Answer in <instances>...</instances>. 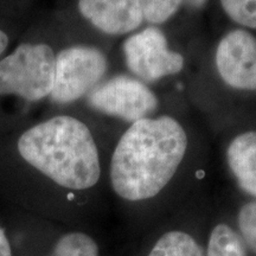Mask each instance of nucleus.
<instances>
[{
	"label": "nucleus",
	"mask_w": 256,
	"mask_h": 256,
	"mask_svg": "<svg viewBox=\"0 0 256 256\" xmlns=\"http://www.w3.org/2000/svg\"><path fill=\"white\" fill-rule=\"evenodd\" d=\"M184 2H186V4L192 8L200 10L206 5L208 0H184Z\"/></svg>",
	"instance_id": "nucleus-17"
},
{
	"label": "nucleus",
	"mask_w": 256,
	"mask_h": 256,
	"mask_svg": "<svg viewBox=\"0 0 256 256\" xmlns=\"http://www.w3.org/2000/svg\"><path fill=\"white\" fill-rule=\"evenodd\" d=\"M238 223L243 241L256 254V200L249 202L240 209Z\"/></svg>",
	"instance_id": "nucleus-15"
},
{
	"label": "nucleus",
	"mask_w": 256,
	"mask_h": 256,
	"mask_svg": "<svg viewBox=\"0 0 256 256\" xmlns=\"http://www.w3.org/2000/svg\"><path fill=\"white\" fill-rule=\"evenodd\" d=\"M214 66L223 84L238 92H256V36L236 28L217 42Z\"/></svg>",
	"instance_id": "nucleus-7"
},
{
	"label": "nucleus",
	"mask_w": 256,
	"mask_h": 256,
	"mask_svg": "<svg viewBox=\"0 0 256 256\" xmlns=\"http://www.w3.org/2000/svg\"><path fill=\"white\" fill-rule=\"evenodd\" d=\"M0 256H12L11 246L2 226H0Z\"/></svg>",
	"instance_id": "nucleus-16"
},
{
	"label": "nucleus",
	"mask_w": 256,
	"mask_h": 256,
	"mask_svg": "<svg viewBox=\"0 0 256 256\" xmlns=\"http://www.w3.org/2000/svg\"><path fill=\"white\" fill-rule=\"evenodd\" d=\"M206 256H247V252L242 238L222 223L211 232Z\"/></svg>",
	"instance_id": "nucleus-11"
},
{
	"label": "nucleus",
	"mask_w": 256,
	"mask_h": 256,
	"mask_svg": "<svg viewBox=\"0 0 256 256\" xmlns=\"http://www.w3.org/2000/svg\"><path fill=\"white\" fill-rule=\"evenodd\" d=\"M144 22L153 26L168 23L184 4V0H139Z\"/></svg>",
	"instance_id": "nucleus-13"
},
{
	"label": "nucleus",
	"mask_w": 256,
	"mask_h": 256,
	"mask_svg": "<svg viewBox=\"0 0 256 256\" xmlns=\"http://www.w3.org/2000/svg\"><path fill=\"white\" fill-rule=\"evenodd\" d=\"M188 145L186 124L174 115H152L128 124L110 159L114 192L128 202L158 196L183 164Z\"/></svg>",
	"instance_id": "nucleus-1"
},
{
	"label": "nucleus",
	"mask_w": 256,
	"mask_h": 256,
	"mask_svg": "<svg viewBox=\"0 0 256 256\" xmlns=\"http://www.w3.org/2000/svg\"><path fill=\"white\" fill-rule=\"evenodd\" d=\"M50 256H98V247L87 234L70 232L57 241Z\"/></svg>",
	"instance_id": "nucleus-12"
},
{
	"label": "nucleus",
	"mask_w": 256,
	"mask_h": 256,
	"mask_svg": "<svg viewBox=\"0 0 256 256\" xmlns=\"http://www.w3.org/2000/svg\"><path fill=\"white\" fill-rule=\"evenodd\" d=\"M25 162L64 188L82 191L101 177L98 148L87 124L58 115L28 128L18 140Z\"/></svg>",
	"instance_id": "nucleus-2"
},
{
	"label": "nucleus",
	"mask_w": 256,
	"mask_h": 256,
	"mask_svg": "<svg viewBox=\"0 0 256 256\" xmlns=\"http://www.w3.org/2000/svg\"><path fill=\"white\" fill-rule=\"evenodd\" d=\"M224 14L240 28L256 30V0H220Z\"/></svg>",
	"instance_id": "nucleus-14"
},
{
	"label": "nucleus",
	"mask_w": 256,
	"mask_h": 256,
	"mask_svg": "<svg viewBox=\"0 0 256 256\" xmlns=\"http://www.w3.org/2000/svg\"><path fill=\"white\" fill-rule=\"evenodd\" d=\"M87 102L92 110L128 124L154 115L159 106L152 88L130 74L104 80L87 95Z\"/></svg>",
	"instance_id": "nucleus-6"
},
{
	"label": "nucleus",
	"mask_w": 256,
	"mask_h": 256,
	"mask_svg": "<svg viewBox=\"0 0 256 256\" xmlns=\"http://www.w3.org/2000/svg\"><path fill=\"white\" fill-rule=\"evenodd\" d=\"M56 54L48 44L24 43L0 60V96L16 95L30 102L50 96Z\"/></svg>",
	"instance_id": "nucleus-3"
},
{
	"label": "nucleus",
	"mask_w": 256,
	"mask_h": 256,
	"mask_svg": "<svg viewBox=\"0 0 256 256\" xmlns=\"http://www.w3.org/2000/svg\"><path fill=\"white\" fill-rule=\"evenodd\" d=\"M104 51L92 46H72L56 54L55 81L50 101L69 104L87 96L108 72Z\"/></svg>",
	"instance_id": "nucleus-4"
},
{
	"label": "nucleus",
	"mask_w": 256,
	"mask_h": 256,
	"mask_svg": "<svg viewBox=\"0 0 256 256\" xmlns=\"http://www.w3.org/2000/svg\"><path fill=\"white\" fill-rule=\"evenodd\" d=\"M122 56L124 66L134 78L151 84L183 72V54L170 48L165 32L159 26L139 28L126 36Z\"/></svg>",
	"instance_id": "nucleus-5"
},
{
	"label": "nucleus",
	"mask_w": 256,
	"mask_h": 256,
	"mask_svg": "<svg viewBox=\"0 0 256 256\" xmlns=\"http://www.w3.org/2000/svg\"><path fill=\"white\" fill-rule=\"evenodd\" d=\"M226 162L238 186L256 197V130L238 133L226 151Z\"/></svg>",
	"instance_id": "nucleus-9"
},
{
	"label": "nucleus",
	"mask_w": 256,
	"mask_h": 256,
	"mask_svg": "<svg viewBox=\"0 0 256 256\" xmlns=\"http://www.w3.org/2000/svg\"><path fill=\"white\" fill-rule=\"evenodd\" d=\"M80 14L107 36H128L145 23L139 0H78Z\"/></svg>",
	"instance_id": "nucleus-8"
},
{
	"label": "nucleus",
	"mask_w": 256,
	"mask_h": 256,
	"mask_svg": "<svg viewBox=\"0 0 256 256\" xmlns=\"http://www.w3.org/2000/svg\"><path fill=\"white\" fill-rule=\"evenodd\" d=\"M148 256H204L196 240L183 232L164 234L152 248Z\"/></svg>",
	"instance_id": "nucleus-10"
},
{
	"label": "nucleus",
	"mask_w": 256,
	"mask_h": 256,
	"mask_svg": "<svg viewBox=\"0 0 256 256\" xmlns=\"http://www.w3.org/2000/svg\"><path fill=\"white\" fill-rule=\"evenodd\" d=\"M8 46V37L4 31L0 30V55L6 50Z\"/></svg>",
	"instance_id": "nucleus-18"
}]
</instances>
